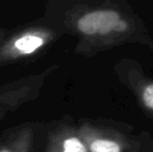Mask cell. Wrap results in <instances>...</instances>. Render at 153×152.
Wrapping results in <instances>:
<instances>
[{
    "label": "cell",
    "mask_w": 153,
    "mask_h": 152,
    "mask_svg": "<svg viewBox=\"0 0 153 152\" xmlns=\"http://www.w3.org/2000/svg\"><path fill=\"white\" fill-rule=\"evenodd\" d=\"M143 100L148 108L153 110V83L145 87L143 92Z\"/></svg>",
    "instance_id": "52a82bcc"
},
{
    "label": "cell",
    "mask_w": 153,
    "mask_h": 152,
    "mask_svg": "<svg viewBox=\"0 0 153 152\" xmlns=\"http://www.w3.org/2000/svg\"><path fill=\"white\" fill-rule=\"evenodd\" d=\"M7 31H8V29L4 28V27H0V43H1V41L3 40L4 37L6 36Z\"/></svg>",
    "instance_id": "ba28073f"
},
{
    "label": "cell",
    "mask_w": 153,
    "mask_h": 152,
    "mask_svg": "<svg viewBox=\"0 0 153 152\" xmlns=\"http://www.w3.org/2000/svg\"><path fill=\"white\" fill-rule=\"evenodd\" d=\"M91 152H121L119 144L111 140L97 139L90 143Z\"/></svg>",
    "instance_id": "8992f818"
},
{
    "label": "cell",
    "mask_w": 153,
    "mask_h": 152,
    "mask_svg": "<svg viewBox=\"0 0 153 152\" xmlns=\"http://www.w3.org/2000/svg\"><path fill=\"white\" fill-rule=\"evenodd\" d=\"M36 132V125L31 122L10 127L0 136V152H30Z\"/></svg>",
    "instance_id": "277c9868"
},
{
    "label": "cell",
    "mask_w": 153,
    "mask_h": 152,
    "mask_svg": "<svg viewBox=\"0 0 153 152\" xmlns=\"http://www.w3.org/2000/svg\"><path fill=\"white\" fill-rule=\"evenodd\" d=\"M55 66L41 72L20 77L0 85V122L10 114L40 97L46 79Z\"/></svg>",
    "instance_id": "7a4b0ae2"
},
{
    "label": "cell",
    "mask_w": 153,
    "mask_h": 152,
    "mask_svg": "<svg viewBox=\"0 0 153 152\" xmlns=\"http://www.w3.org/2000/svg\"><path fill=\"white\" fill-rule=\"evenodd\" d=\"M43 152H88L83 142L68 128H57L48 132Z\"/></svg>",
    "instance_id": "5b68a950"
},
{
    "label": "cell",
    "mask_w": 153,
    "mask_h": 152,
    "mask_svg": "<svg viewBox=\"0 0 153 152\" xmlns=\"http://www.w3.org/2000/svg\"><path fill=\"white\" fill-rule=\"evenodd\" d=\"M59 33L44 17L8 29L0 43V69L39 61L57 40Z\"/></svg>",
    "instance_id": "6da1fadb"
},
{
    "label": "cell",
    "mask_w": 153,
    "mask_h": 152,
    "mask_svg": "<svg viewBox=\"0 0 153 152\" xmlns=\"http://www.w3.org/2000/svg\"><path fill=\"white\" fill-rule=\"evenodd\" d=\"M74 27L75 31L85 37L104 36L111 31H124L127 24L120 19V15L115 10H94L75 15L74 20L56 27L59 31Z\"/></svg>",
    "instance_id": "3957f363"
}]
</instances>
